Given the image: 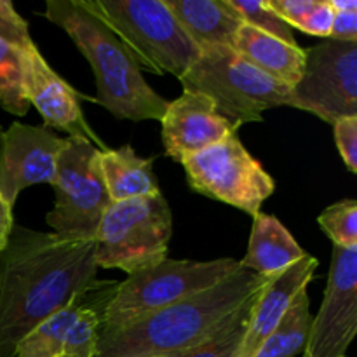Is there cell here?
<instances>
[{"mask_svg":"<svg viewBox=\"0 0 357 357\" xmlns=\"http://www.w3.org/2000/svg\"><path fill=\"white\" fill-rule=\"evenodd\" d=\"M96 275L94 241L14 223L0 251V357H13L35 326L86 291Z\"/></svg>","mask_w":357,"mask_h":357,"instance_id":"1","label":"cell"},{"mask_svg":"<svg viewBox=\"0 0 357 357\" xmlns=\"http://www.w3.org/2000/svg\"><path fill=\"white\" fill-rule=\"evenodd\" d=\"M268 281L239 267L213 288L164 307L124 330L101 335L93 357H167L195 347Z\"/></svg>","mask_w":357,"mask_h":357,"instance_id":"2","label":"cell"},{"mask_svg":"<svg viewBox=\"0 0 357 357\" xmlns=\"http://www.w3.org/2000/svg\"><path fill=\"white\" fill-rule=\"evenodd\" d=\"M44 16L61 28L91 65L98 105L119 121H160L167 101L145 80L124 42L87 0H49Z\"/></svg>","mask_w":357,"mask_h":357,"instance_id":"3","label":"cell"},{"mask_svg":"<svg viewBox=\"0 0 357 357\" xmlns=\"http://www.w3.org/2000/svg\"><path fill=\"white\" fill-rule=\"evenodd\" d=\"M178 80L183 93L208 98L237 129L248 122H264V112L271 108L288 107L291 94V87L265 75L229 47L199 52Z\"/></svg>","mask_w":357,"mask_h":357,"instance_id":"4","label":"cell"},{"mask_svg":"<svg viewBox=\"0 0 357 357\" xmlns=\"http://www.w3.org/2000/svg\"><path fill=\"white\" fill-rule=\"evenodd\" d=\"M239 260L218 258L211 261L171 260L132 272L119 281L114 298L105 310L101 335L131 326L157 310L213 288L239 268Z\"/></svg>","mask_w":357,"mask_h":357,"instance_id":"5","label":"cell"},{"mask_svg":"<svg viewBox=\"0 0 357 357\" xmlns=\"http://www.w3.org/2000/svg\"><path fill=\"white\" fill-rule=\"evenodd\" d=\"M142 68L180 79L197 59L199 49L164 0H87Z\"/></svg>","mask_w":357,"mask_h":357,"instance_id":"6","label":"cell"},{"mask_svg":"<svg viewBox=\"0 0 357 357\" xmlns=\"http://www.w3.org/2000/svg\"><path fill=\"white\" fill-rule=\"evenodd\" d=\"M171 236L173 213L162 194L110 202L94 236V260L129 275L166 260Z\"/></svg>","mask_w":357,"mask_h":357,"instance_id":"7","label":"cell"},{"mask_svg":"<svg viewBox=\"0 0 357 357\" xmlns=\"http://www.w3.org/2000/svg\"><path fill=\"white\" fill-rule=\"evenodd\" d=\"M181 166L192 190L250 216L258 215L275 192L274 178L248 152L237 132L194 153Z\"/></svg>","mask_w":357,"mask_h":357,"instance_id":"8","label":"cell"},{"mask_svg":"<svg viewBox=\"0 0 357 357\" xmlns=\"http://www.w3.org/2000/svg\"><path fill=\"white\" fill-rule=\"evenodd\" d=\"M98 155L100 150L87 139L66 138L51 183L54 208L45 216L47 225L58 236L94 241L101 216L112 202Z\"/></svg>","mask_w":357,"mask_h":357,"instance_id":"9","label":"cell"},{"mask_svg":"<svg viewBox=\"0 0 357 357\" xmlns=\"http://www.w3.org/2000/svg\"><path fill=\"white\" fill-rule=\"evenodd\" d=\"M305 51V66L288 107L333 124L357 115V42H319Z\"/></svg>","mask_w":357,"mask_h":357,"instance_id":"10","label":"cell"},{"mask_svg":"<svg viewBox=\"0 0 357 357\" xmlns=\"http://www.w3.org/2000/svg\"><path fill=\"white\" fill-rule=\"evenodd\" d=\"M357 333V248L333 246L324 298L302 357H345Z\"/></svg>","mask_w":357,"mask_h":357,"instance_id":"11","label":"cell"},{"mask_svg":"<svg viewBox=\"0 0 357 357\" xmlns=\"http://www.w3.org/2000/svg\"><path fill=\"white\" fill-rule=\"evenodd\" d=\"M66 138L45 126L13 122L0 135V197L14 208L28 187L52 183Z\"/></svg>","mask_w":357,"mask_h":357,"instance_id":"12","label":"cell"},{"mask_svg":"<svg viewBox=\"0 0 357 357\" xmlns=\"http://www.w3.org/2000/svg\"><path fill=\"white\" fill-rule=\"evenodd\" d=\"M23 54V86L30 107L33 105L44 126L51 131L65 132L66 138H84L98 150H107L94 129L87 124L82 112V101L94 98L79 93L49 66L38 47ZM96 103V101H94Z\"/></svg>","mask_w":357,"mask_h":357,"instance_id":"13","label":"cell"},{"mask_svg":"<svg viewBox=\"0 0 357 357\" xmlns=\"http://www.w3.org/2000/svg\"><path fill=\"white\" fill-rule=\"evenodd\" d=\"M160 124L166 155L180 164L237 132V128L216 112L208 98L194 93H183L167 101Z\"/></svg>","mask_w":357,"mask_h":357,"instance_id":"14","label":"cell"},{"mask_svg":"<svg viewBox=\"0 0 357 357\" xmlns=\"http://www.w3.org/2000/svg\"><path fill=\"white\" fill-rule=\"evenodd\" d=\"M317 265H319L317 258L307 255L305 258L286 268L278 278L268 281V284L261 289L255 302L250 326H248L243 347L237 357L255 356L265 338L281 323L296 296L307 291V286L312 281Z\"/></svg>","mask_w":357,"mask_h":357,"instance_id":"15","label":"cell"},{"mask_svg":"<svg viewBox=\"0 0 357 357\" xmlns=\"http://www.w3.org/2000/svg\"><path fill=\"white\" fill-rule=\"evenodd\" d=\"M305 257L307 251L281 220L260 211L253 216L248 251L239 265L261 278L274 279Z\"/></svg>","mask_w":357,"mask_h":357,"instance_id":"16","label":"cell"},{"mask_svg":"<svg viewBox=\"0 0 357 357\" xmlns=\"http://www.w3.org/2000/svg\"><path fill=\"white\" fill-rule=\"evenodd\" d=\"M199 51L234 47L243 21L227 0H164Z\"/></svg>","mask_w":357,"mask_h":357,"instance_id":"17","label":"cell"},{"mask_svg":"<svg viewBox=\"0 0 357 357\" xmlns=\"http://www.w3.org/2000/svg\"><path fill=\"white\" fill-rule=\"evenodd\" d=\"M232 49L255 68L288 87L298 82L305 66V51L298 44L291 45L248 24H241Z\"/></svg>","mask_w":357,"mask_h":357,"instance_id":"18","label":"cell"},{"mask_svg":"<svg viewBox=\"0 0 357 357\" xmlns=\"http://www.w3.org/2000/svg\"><path fill=\"white\" fill-rule=\"evenodd\" d=\"M153 160L155 157H139L131 145L100 150L98 162L110 201L121 202L162 194L153 173Z\"/></svg>","mask_w":357,"mask_h":357,"instance_id":"19","label":"cell"},{"mask_svg":"<svg viewBox=\"0 0 357 357\" xmlns=\"http://www.w3.org/2000/svg\"><path fill=\"white\" fill-rule=\"evenodd\" d=\"M119 281H96L86 289L80 312L70 328L63 347L56 357H93L103 331L105 310L114 298Z\"/></svg>","mask_w":357,"mask_h":357,"instance_id":"20","label":"cell"},{"mask_svg":"<svg viewBox=\"0 0 357 357\" xmlns=\"http://www.w3.org/2000/svg\"><path fill=\"white\" fill-rule=\"evenodd\" d=\"M312 314L307 291L300 293L286 316L264 340L253 357H295L305 349L309 340Z\"/></svg>","mask_w":357,"mask_h":357,"instance_id":"21","label":"cell"},{"mask_svg":"<svg viewBox=\"0 0 357 357\" xmlns=\"http://www.w3.org/2000/svg\"><path fill=\"white\" fill-rule=\"evenodd\" d=\"M86 291L73 296L63 309L49 316L42 321L38 326H35L23 340L17 344L13 357H56L59 354L68 335L70 328L75 323L77 316L80 312Z\"/></svg>","mask_w":357,"mask_h":357,"instance_id":"22","label":"cell"},{"mask_svg":"<svg viewBox=\"0 0 357 357\" xmlns=\"http://www.w3.org/2000/svg\"><path fill=\"white\" fill-rule=\"evenodd\" d=\"M260 291L255 293V295L251 296V298H248L239 309L234 310V312L220 324V328L211 335V337H208L204 342L195 345V347L187 349V351L183 352H178V354H171L167 357H237L241 347H243L244 337H246L248 326H250L251 312H253L255 302H257Z\"/></svg>","mask_w":357,"mask_h":357,"instance_id":"23","label":"cell"},{"mask_svg":"<svg viewBox=\"0 0 357 357\" xmlns=\"http://www.w3.org/2000/svg\"><path fill=\"white\" fill-rule=\"evenodd\" d=\"M0 107L16 117L30 110L23 86V54L0 40Z\"/></svg>","mask_w":357,"mask_h":357,"instance_id":"24","label":"cell"},{"mask_svg":"<svg viewBox=\"0 0 357 357\" xmlns=\"http://www.w3.org/2000/svg\"><path fill=\"white\" fill-rule=\"evenodd\" d=\"M317 223L333 246L347 250L357 248V201L354 199L328 206L319 215Z\"/></svg>","mask_w":357,"mask_h":357,"instance_id":"25","label":"cell"},{"mask_svg":"<svg viewBox=\"0 0 357 357\" xmlns=\"http://www.w3.org/2000/svg\"><path fill=\"white\" fill-rule=\"evenodd\" d=\"M230 9L239 16L243 24L264 31V33L272 35L275 38L288 42V44L296 45L295 33L289 24L279 16H275L271 9L264 3V0H227Z\"/></svg>","mask_w":357,"mask_h":357,"instance_id":"26","label":"cell"},{"mask_svg":"<svg viewBox=\"0 0 357 357\" xmlns=\"http://www.w3.org/2000/svg\"><path fill=\"white\" fill-rule=\"evenodd\" d=\"M0 40L20 52L33 51L37 47L28 30V21L17 14L9 0H0Z\"/></svg>","mask_w":357,"mask_h":357,"instance_id":"27","label":"cell"},{"mask_svg":"<svg viewBox=\"0 0 357 357\" xmlns=\"http://www.w3.org/2000/svg\"><path fill=\"white\" fill-rule=\"evenodd\" d=\"M333 135L337 149L340 152L345 167L351 173L357 171V115L352 117H342L335 121Z\"/></svg>","mask_w":357,"mask_h":357,"instance_id":"28","label":"cell"},{"mask_svg":"<svg viewBox=\"0 0 357 357\" xmlns=\"http://www.w3.org/2000/svg\"><path fill=\"white\" fill-rule=\"evenodd\" d=\"M335 10L331 9L328 0H317L316 6L309 10L302 23L298 24L296 30L303 31V33L314 35V37L330 38L331 26H333Z\"/></svg>","mask_w":357,"mask_h":357,"instance_id":"29","label":"cell"},{"mask_svg":"<svg viewBox=\"0 0 357 357\" xmlns=\"http://www.w3.org/2000/svg\"><path fill=\"white\" fill-rule=\"evenodd\" d=\"M317 0H264L265 6L291 28H298Z\"/></svg>","mask_w":357,"mask_h":357,"instance_id":"30","label":"cell"},{"mask_svg":"<svg viewBox=\"0 0 357 357\" xmlns=\"http://www.w3.org/2000/svg\"><path fill=\"white\" fill-rule=\"evenodd\" d=\"M331 40L357 42V13H335Z\"/></svg>","mask_w":357,"mask_h":357,"instance_id":"31","label":"cell"},{"mask_svg":"<svg viewBox=\"0 0 357 357\" xmlns=\"http://www.w3.org/2000/svg\"><path fill=\"white\" fill-rule=\"evenodd\" d=\"M14 227V218H13V208L0 197V251L6 246L7 237H9L10 230Z\"/></svg>","mask_w":357,"mask_h":357,"instance_id":"32","label":"cell"},{"mask_svg":"<svg viewBox=\"0 0 357 357\" xmlns=\"http://www.w3.org/2000/svg\"><path fill=\"white\" fill-rule=\"evenodd\" d=\"M335 13H357L356 0H328Z\"/></svg>","mask_w":357,"mask_h":357,"instance_id":"33","label":"cell"},{"mask_svg":"<svg viewBox=\"0 0 357 357\" xmlns=\"http://www.w3.org/2000/svg\"><path fill=\"white\" fill-rule=\"evenodd\" d=\"M2 131H3V129H2V126H0V135H2Z\"/></svg>","mask_w":357,"mask_h":357,"instance_id":"34","label":"cell"}]
</instances>
